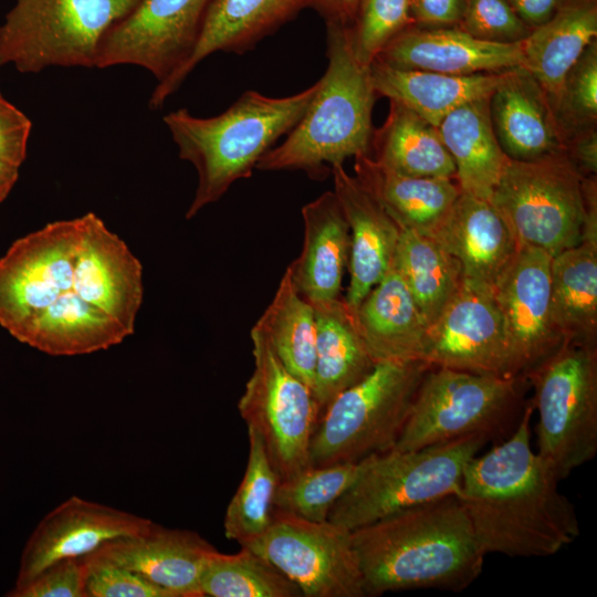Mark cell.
Instances as JSON below:
<instances>
[{
	"label": "cell",
	"mask_w": 597,
	"mask_h": 597,
	"mask_svg": "<svg viewBox=\"0 0 597 597\" xmlns=\"http://www.w3.org/2000/svg\"><path fill=\"white\" fill-rule=\"evenodd\" d=\"M533 407L514 431L467 465L455 493L485 554L548 557L579 535L573 503L531 446Z\"/></svg>",
	"instance_id": "obj_1"
},
{
	"label": "cell",
	"mask_w": 597,
	"mask_h": 597,
	"mask_svg": "<svg viewBox=\"0 0 597 597\" xmlns=\"http://www.w3.org/2000/svg\"><path fill=\"white\" fill-rule=\"evenodd\" d=\"M366 596L410 589L459 593L481 574L485 553L457 495L350 532Z\"/></svg>",
	"instance_id": "obj_2"
},
{
	"label": "cell",
	"mask_w": 597,
	"mask_h": 597,
	"mask_svg": "<svg viewBox=\"0 0 597 597\" xmlns=\"http://www.w3.org/2000/svg\"><path fill=\"white\" fill-rule=\"evenodd\" d=\"M317 86L316 82L285 97L247 91L212 117H197L187 108L164 116L180 159L191 163L198 175L187 220L220 200L235 181L251 176L260 159L303 117Z\"/></svg>",
	"instance_id": "obj_3"
},
{
	"label": "cell",
	"mask_w": 597,
	"mask_h": 597,
	"mask_svg": "<svg viewBox=\"0 0 597 597\" xmlns=\"http://www.w3.org/2000/svg\"><path fill=\"white\" fill-rule=\"evenodd\" d=\"M326 44L328 65L306 112L286 139L260 159L256 169H300L320 179L349 157L369 155L377 97L370 65L354 57L346 25L327 23Z\"/></svg>",
	"instance_id": "obj_4"
},
{
	"label": "cell",
	"mask_w": 597,
	"mask_h": 597,
	"mask_svg": "<svg viewBox=\"0 0 597 597\" xmlns=\"http://www.w3.org/2000/svg\"><path fill=\"white\" fill-rule=\"evenodd\" d=\"M431 367L425 360L376 363L322 410L310 443V465L357 462L391 450Z\"/></svg>",
	"instance_id": "obj_5"
},
{
	"label": "cell",
	"mask_w": 597,
	"mask_h": 597,
	"mask_svg": "<svg viewBox=\"0 0 597 597\" xmlns=\"http://www.w3.org/2000/svg\"><path fill=\"white\" fill-rule=\"evenodd\" d=\"M488 440L472 436L417 450L391 449L364 459L328 521L352 532L398 512L455 495L468 463Z\"/></svg>",
	"instance_id": "obj_6"
},
{
	"label": "cell",
	"mask_w": 597,
	"mask_h": 597,
	"mask_svg": "<svg viewBox=\"0 0 597 597\" xmlns=\"http://www.w3.org/2000/svg\"><path fill=\"white\" fill-rule=\"evenodd\" d=\"M139 1L14 0L0 25V66L95 69L104 36Z\"/></svg>",
	"instance_id": "obj_7"
},
{
	"label": "cell",
	"mask_w": 597,
	"mask_h": 597,
	"mask_svg": "<svg viewBox=\"0 0 597 597\" xmlns=\"http://www.w3.org/2000/svg\"><path fill=\"white\" fill-rule=\"evenodd\" d=\"M520 380L431 367L392 449L417 450L472 436L490 441L511 434L525 409L521 408Z\"/></svg>",
	"instance_id": "obj_8"
},
{
	"label": "cell",
	"mask_w": 597,
	"mask_h": 597,
	"mask_svg": "<svg viewBox=\"0 0 597 597\" xmlns=\"http://www.w3.org/2000/svg\"><path fill=\"white\" fill-rule=\"evenodd\" d=\"M526 377L538 416L536 452L564 480L597 453L595 346L565 343Z\"/></svg>",
	"instance_id": "obj_9"
},
{
	"label": "cell",
	"mask_w": 597,
	"mask_h": 597,
	"mask_svg": "<svg viewBox=\"0 0 597 597\" xmlns=\"http://www.w3.org/2000/svg\"><path fill=\"white\" fill-rule=\"evenodd\" d=\"M583 178L565 151L533 160L509 159L489 201L519 245L554 256L582 242Z\"/></svg>",
	"instance_id": "obj_10"
},
{
	"label": "cell",
	"mask_w": 597,
	"mask_h": 597,
	"mask_svg": "<svg viewBox=\"0 0 597 597\" xmlns=\"http://www.w3.org/2000/svg\"><path fill=\"white\" fill-rule=\"evenodd\" d=\"M250 336L253 370L238 409L283 480L310 465V443L322 410L312 388L285 367L264 334L253 326Z\"/></svg>",
	"instance_id": "obj_11"
},
{
	"label": "cell",
	"mask_w": 597,
	"mask_h": 597,
	"mask_svg": "<svg viewBox=\"0 0 597 597\" xmlns=\"http://www.w3.org/2000/svg\"><path fill=\"white\" fill-rule=\"evenodd\" d=\"M300 589L302 597H365L350 532L328 520L313 522L273 510L269 527L240 544Z\"/></svg>",
	"instance_id": "obj_12"
},
{
	"label": "cell",
	"mask_w": 597,
	"mask_h": 597,
	"mask_svg": "<svg viewBox=\"0 0 597 597\" xmlns=\"http://www.w3.org/2000/svg\"><path fill=\"white\" fill-rule=\"evenodd\" d=\"M83 216L17 239L0 258V326L15 339L62 294L73 291Z\"/></svg>",
	"instance_id": "obj_13"
},
{
	"label": "cell",
	"mask_w": 597,
	"mask_h": 597,
	"mask_svg": "<svg viewBox=\"0 0 597 597\" xmlns=\"http://www.w3.org/2000/svg\"><path fill=\"white\" fill-rule=\"evenodd\" d=\"M213 0H140L104 36L96 69L135 65L163 83L192 54Z\"/></svg>",
	"instance_id": "obj_14"
},
{
	"label": "cell",
	"mask_w": 597,
	"mask_h": 597,
	"mask_svg": "<svg viewBox=\"0 0 597 597\" xmlns=\"http://www.w3.org/2000/svg\"><path fill=\"white\" fill-rule=\"evenodd\" d=\"M422 360L432 367L513 377L491 285L463 277L459 290L428 326Z\"/></svg>",
	"instance_id": "obj_15"
},
{
	"label": "cell",
	"mask_w": 597,
	"mask_h": 597,
	"mask_svg": "<svg viewBox=\"0 0 597 597\" xmlns=\"http://www.w3.org/2000/svg\"><path fill=\"white\" fill-rule=\"evenodd\" d=\"M552 258L541 249L520 245L492 286L513 377L526 376L567 343L552 318Z\"/></svg>",
	"instance_id": "obj_16"
},
{
	"label": "cell",
	"mask_w": 597,
	"mask_h": 597,
	"mask_svg": "<svg viewBox=\"0 0 597 597\" xmlns=\"http://www.w3.org/2000/svg\"><path fill=\"white\" fill-rule=\"evenodd\" d=\"M153 521L112 506L71 496L50 511L28 538L14 587L63 558L83 557L108 541L139 535Z\"/></svg>",
	"instance_id": "obj_17"
},
{
	"label": "cell",
	"mask_w": 597,
	"mask_h": 597,
	"mask_svg": "<svg viewBox=\"0 0 597 597\" xmlns=\"http://www.w3.org/2000/svg\"><path fill=\"white\" fill-rule=\"evenodd\" d=\"M73 292L135 333L144 300L143 265L126 242L95 212L83 214Z\"/></svg>",
	"instance_id": "obj_18"
},
{
	"label": "cell",
	"mask_w": 597,
	"mask_h": 597,
	"mask_svg": "<svg viewBox=\"0 0 597 597\" xmlns=\"http://www.w3.org/2000/svg\"><path fill=\"white\" fill-rule=\"evenodd\" d=\"M307 7L311 0H213L192 54L176 74L156 85L149 108H160L207 56L245 53Z\"/></svg>",
	"instance_id": "obj_19"
},
{
	"label": "cell",
	"mask_w": 597,
	"mask_h": 597,
	"mask_svg": "<svg viewBox=\"0 0 597 597\" xmlns=\"http://www.w3.org/2000/svg\"><path fill=\"white\" fill-rule=\"evenodd\" d=\"M397 69L450 75L494 73L522 67L521 42L493 43L459 28L411 25L392 39L376 57Z\"/></svg>",
	"instance_id": "obj_20"
},
{
	"label": "cell",
	"mask_w": 597,
	"mask_h": 597,
	"mask_svg": "<svg viewBox=\"0 0 597 597\" xmlns=\"http://www.w3.org/2000/svg\"><path fill=\"white\" fill-rule=\"evenodd\" d=\"M216 549L196 532L153 522L146 532L108 541L94 552L142 575L172 597H202L200 576Z\"/></svg>",
	"instance_id": "obj_21"
},
{
	"label": "cell",
	"mask_w": 597,
	"mask_h": 597,
	"mask_svg": "<svg viewBox=\"0 0 597 597\" xmlns=\"http://www.w3.org/2000/svg\"><path fill=\"white\" fill-rule=\"evenodd\" d=\"M331 172L350 238L349 285L344 298L355 310L391 266L401 229L343 165L332 166Z\"/></svg>",
	"instance_id": "obj_22"
},
{
	"label": "cell",
	"mask_w": 597,
	"mask_h": 597,
	"mask_svg": "<svg viewBox=\"0 0 597 597\" xmlns=\"http://www.w3.org/2000/svg\"><path fill=\"white\" fill-rule=\"evenodd\" d=\"M492 126L504 154L533 160L564 151L555 112L537 82L523 67L503 71L490 95Z\"/></svg>",
	"instance_id": "obj_23"
},
{
	"label": "cell",
	"mask_w": 597,
	"mask_h": 597,
	"mask_svg": "<svg viewBox=\"0 0 597 597\" xmlns=\"http://www.w3.org/2000/svg\"><path fill=\"white\" fill-rule=\"evenodd\" d=\"M431 237L460 262L464 279L491 286L520 247L489 200L463 191Z\"/></svg>",
	"instance_id": "obj_24"
},
{
	"label": "cell",
	"mask_w": 597,
	"mask_h": 597,
	"mask_svg": "<svg viewBox=\"0 0 597 597\" xmlns=\"http://www.w3.org/2000/svg\"><path fill=\"white\" fill-rule=\"evenodd\" d=\"M304 240L301 254L290 263L293 283L310 303L341 297L348 266L349 228L334 191L302 208Z\"/></svg>",
	"instance_id": "obj_25"
},
{
	"label": "cell",
	"mask_w": 597,
	"mask_h": 597,
	"mask_svg": "<svg viewBox=\"0 0 597 597\" xmlns=\"http://www.w3.org/2000/svg\"><path fill=\"white\" fill-rule=\"evenodd\" d=\"M353 311L375 363L422 360L428 324L392 264Z\"/></svg>",
	"instance_id": "obj_26"
},
{
	"label": "cell",
	"mask_w": 597,
	"mask_h": 597,
	"mask_svg": "<svg viewBox=\"0 0 597 597\" xmlns=\"http://www.w3.org/2000/svg\"><path fill=\"white\" fill-rule=\"evenodd\" d=\"M597 40V0H565L545 23L521 41L523 65L553 109L563 81L586 48Z\"/></svg>",
	"instance_id": "obj_27"
},
{
	"label": "cell",
	"mask_w": 597,
	"mask_h": 597,
	"mask_svg": "<svg viewBox=\"0 0 597 597\" xmlns=\"http://www.w3.org/2000/svg\"><path fill=\"white\" fill-rule=\"evenodd\" d=\"M355 177L401 230L428 235L441 226L461 192L454 179L401 175L369 155L355 157Z\"/></svg>",
	"instance_id": "obj_28"
},
{
	"label": "cell",
	"mask_w": 597,
	"mask_h": 597,
	"mask_svg": "<svg viewBox=\"0 0 597 597\" xmlns=\"http://www.w3.org/2000/svg\"><path fill=\"white\" fill-rule=\"evenodd\" d=\"M311 304L316 321L312 390L323 410L338 394L366 377L376 363L344 297Z\"/></svg>",
	"instance_id": "obj_29"
},
{
	"label": "cell",
	"mask_w": 597,
	"mask_h": 597,
	"mask_svg": "<svg viewBox=\"0 0 597 597\" xmlns=\"http://www.w3.org/2000/svg\"><path fill=\"white\" fill-rule=\"evenodd\" d=\"M502 72L450 75L438 72L397 69L377 61L370 76L377 96L397 101L438 127L455 108L489 97Z\"/></svg>",
	"instance_id": "obj_30"
},
{
	"label": "cell",
	"mask_w": 597,
	"mask_h": 597,
	"mask_svg": "<svg viewBox=\"0 0 597 597\" xmlns=\"http://www.w3.org/2000/svg\"><path fill=\"white\" fill-rule=\"evenodd\" d=\"M489 97L467 103L449 113L437 127L455 166L461 191L489 200L509 157L495 136Z\"/></svg>",
	"instance_id": "obj_31"
},
{
	"label": "cell",
	"mask_w": 597,
	"mask_h": 597,
	"mask_svg": "<svg viewBox=\"0 0 597 597\" xmlns=\"http://www.w3.org/2000/svg\"><path fill=\"white\" fill-rule=\"evenodd\" d=\"M130 336L126 328L73 291L45 308L18 341L52 356L105 350Z\"/></svg>",
	"instance_id": "obj_32"
},
{
	"label": "cell",
	"mask_w": 597,
	"mask_h": 597,
	"mask_svg": "<svg viewBox=\"0 0 597 597\" xmlns=\"http://www.w3.org/2000/svg\"><path fill=\"white\" fill-rule=\"evenodd\" d=\"M369 156L401 175L455 179L438 128L397 101H390L384 125L374 129Z\"/></svg>",
	"instance_id": "obj_33"
},
{
	"label": "cell",
	"mask_w": 597,
	"mask_h": 597,
	"mask_svg": "<svg viewBox=\"0 0 597 597\" xmlns=\"http://www.w3.org/2000/svg\"><path fill=\"white\" fill-rule=\"evenodd\" d=\"M551 312L567 343L595 346L597 244L582 241L552 258Z\"/></svg>",
	"instance_id": "obj_34"
},
{
	"label": "cell",
	"mask_w": 597,
	"mask_h": 597,
	"mask_svg": "<svg viewBox=\"0 0 597 597\" xmlns=\"http://www.w3.org/2000/svg\"><path fill=\"white\" fill-rule=\"evenodd\" d=\"M394 268L408 286L428 326L440 315L463 281L460 262L433 237L401 230Z\"/></svg>",
	"instance_id": "obj_35"
},
{
	"label": "cell",
	"mask_w": 597,
	"mask_h": 597,
	"mask_svg": "<svg viewBox=\"0 0 597 597\" xmlns=\"http://www.w3.org/2000/svg\"><path fill=\"white\" fill-rule=\"evenodd\" d=\"M254 327L264 334L285 367L312 388L316 347L315 313L313 305L296 290L289 266L271 303Z\"/></svg>",
	"instance_id": "obj_36"
},
{
	"label": "cell",
	"mask_w": 597,
	"mask_h": 597,
	"mask_svg": "<svg viewBox=\"0 0 597 597\" xmlns=\"http://www.w3.org/2000/svg\"><path fill=\"white\" fill-rule=\"evenodd\" d=\"M249 454L243 478L224 514L223 530L228 540L239 544L261 535L273 515V499L279 475L259 434L248 428Z\"/></svg>",
	"instance_id": "obj_37"
},
{
	"label": "cell",
	"mask_w": 597,
	"mask_h": 597,
	"mask_svg": "<svg viewBox=\"0 0 597 597\" xmlns=\"http://www.w3.org/2000/svg\"><path fill=\"white\" fill-rule=\"evenodd\" d=\"M200 591L209 597H302L295 584L243 546L235 554L211 553L200 576Z\"/></svg>",
	"instance_id": "obj_38"
},
{
	"label": "cell",
	"mask_w": 597,
	"mask_h": 597,
	"mask_svg": "<svg viewBox=\"0 0 597 597\" xmlns=\"http://www.w3.org/2000/svg\"><path fill=\"white\" fill-rule=\"evenodd\" d=\"M364 465L337 462L308 465L290 478L279 480L273 507L313 522H325L334 504L353 485Z\"/></svg>",
	"instance_id": "obj_39"
},
{
	"label": "cell",
	"mask_w": 597,
	"mask_h": 597,
	"mask_svg": "<svg viewBox=\"0 0 597 597\" xmlns=\"http://www.w3.org/2000/svg\"><path fill=\"white\" fill-rule=\"evenodd\" d=\"M411 25L409 0H358L346 27L354 57L369 66L392 39Z\"/></svg>",
	"instance_id": "obj_40"
},
{
	"label": "cell",
	"mask_w": 597,
	"mask_h": 597,
	"mask_svg": "<svg viewBox=\"0 0 597 597\" xmlns=\"http://www.w3.org/2000/svg\"><path fill=\"white\" fill-rule=\"evenodd\" d=\"M564 135L597 123V40L593 41L566 74L554 108Z\"/></svg>",
	"instance_id": "obj_41"
},
{
	"label": "cell",
	"mask_w": 597,
	"mask_h": 597,
	"mask_svg": "<svg viewBox=\"0 0 597 597\" xmlns=\"http://www.w3.org/2000/svg\"><path fill=\"white\" fill-rule=\"evenodd\" d=\"M458 28L475 39L493 43H517L532 31L507 0H467Z\"/></svg>",
	"instance_id": "obj_42"
},
{
	"label": "cell",
	"mask_w": 597,
	"mask_h": 597,
	"mask_svg": "<svg viewBox=\"0 0 597 597\" xmlns=\"http://www.w3.org/2000/svg\"><path fill=\"white\" fill-rule=\"evenodd\" d=\"M86 597H172L142 575L96 552L83 556Z\"/></svg>",
	"instance_id": "obj_43"
},
{
	"label": "cell",
	"mask_w": 597,
	"mask_h": 597,
	"mask_svg": "<svg viewBox=\"0 0 597 597\" xmlns=\"http://www.w3.org/2000/svg\"><path fill=\"white\" fill-rule=\"evenodd\" d=\"M10 597H86L83 557L60 559L22 586L14 587Z\"/></svg>",
	"instance_id": "obj_44"
},
{
	"label": "cell",
	"mask_w": 597,
	"mask_h": 597,
	"mask_svg": "<svg viewBox=\"0 0 597 597\" xmlns=\"http://www.w3.org/2000/svg\"><path fill=\"white\" fill-rule=\"evenodd\" d=\"M31 119L0 92V163L20 168L27 158Z\"/></svg>",
	"instance_id": "obj_45"
},
{
	"label": "cell",
	"mask_w": 597,
	"mask_h": 597,
	"mask_svg": "<svg viewBox=\"0 0 597 597\" xmlns=\"http://www.w3.org/2000/svg\"><path fill=\"white\" fill-rule=\"evenodd\" d=\"M467 0H409L413 25L421 28H458Z\"/></svg>",
	"instance_id": "obj_46"
},
{
	"label": "cell",
	"mask_w": 597,
	"mask_h": 597,
	"mask_svg": "<svg viewBox=\"0 0 597 597\" xmlns=\"http://www.w3.org/2000/svg\"><path fill=\"white\" fill-rule=\"evenodd\" d=\"M564 151L583 177L596 176V125L579 129L569 135L565 140Z\"/></svg>",
	"instance_id": "obj_47"
},
{
	"label": "cell",
	"mask_w": 597,
	"mask_h": 597,
	"mask_svg": "<svg viewBox=\"0 0 597 597\" xmlns=\"http://www.w3.org/2000/svg\"><path fill=\"white\" fill-rule=\"evenodd\" d=\"M565 0H507L516 14L532 29L549 20Z\"/></svg>",
	"instance_id": "obj_48"
},
{
	"label": "cell",
	"mask_w": 597,
	"mask_h": 597,
	"mask_svg": "<svg viewBox=\"0 0 597 597\" xmlns=\"http://www.w3.org/2000/svg\"><path fill=\"white\" fill-rule=\"evenodd\" d=\"M358 0H311V8L323 17L325 23L349 25Z\"/></svg>",
	"instance_id": "obj_49"
},
{
	"label": "cell",
	"mask_w": 597,
	"mask_h": 597,
	"mask_svg": "<svg viewBox=\"0 0 597 597\" xmlns=\"http://www.w3.org/2000/svg\"><path fill=\"white\" fill-rule=\"evenodd\" d=\"M17 167L0 163V203L3 202L19 179Z\"/></svg>",
	"instance_id": "obj_50"
}]
</instances>
